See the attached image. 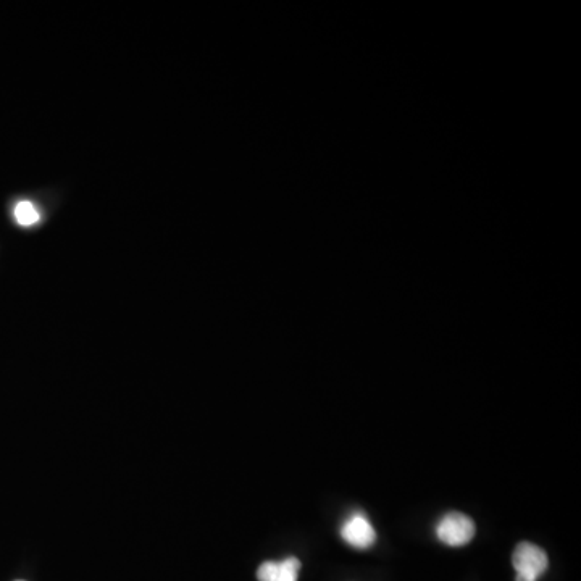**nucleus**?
<instances>
[{
    "instance_id": "nucleus-1",
    "label": "nucleus",
    "mask_w": 581,
    "mask_h": 581,
    "mask_svg": "<svg viewBox=\"0 0 581 581\" xmlns=\"http://www.w3.org/2000/svg\"><path fill=\"white\" fill-rule=\"evenodd\" d=\"M517 581H538L548 570V556L536 544L520 543L512 556Z\"/></svg>"
},
{
    "instance_id": "nucleus-2",
    "label": "nucleus",
    "mask_w": 581,
    "mask_h": 581,
    "mask_svg": "<svg viewBox=\"0 0 581 581\" xmlns=\"http://www.w3.org/2000/svg\"><path fill=\"white\" fill-rule=\"evenodd\" d=\"M436 535H438L439 541H443L444 544H448L452 548H459V546H465L473 540L475 523L467 515L451 512V514L444 515L441 522L438 523Z\"/></svg>"
},
{
    "instance_id": "nucleus-3",
    "label": "nucleus",
    "mask_w": 581,
    "mask_h": 581,
    "mask_svg": "<svg viewBox=\"0 0 581 581\" xmlns=\"http://www.w3.org/2000/svg\"><path fill=\"white\" fill-rule=\"evenodd\" d=\"M341 536L347 544L357 549H368L377 540V533L362 514H354L344 523Z\"/></svg>"
},
{
    "instance_id": "nucleus-4",
    "label": "nucleus",
    "mask_w": 581,
    "mask_h": 581,
    "mask_svg": "<svg viewBox=\"0 0 581 581\" xmlns=\"http://www.w3.org/2000/svg\"><path fill=\"white\" fill-rule=\"evenodd\" d=\"M301 562L296 557H288L283 562H265L257 570L259 581H297Z\"/></svg>"
},
{
    "instance_id": "nucleus-5",
    "label": "nucleus",
    "mask_w": 581,
    "mask_h": 581,
    "mask_svg": "<svg viewBox=\"0 0 581 581\" xmlns=\"http://www.w3.org/2000/svg\"><path fill=\"white\" fill-rule=\"evenodd\" d=\"M15 218L21 226H31L39 222V212L31 202L23 201L15 207Z\"/></svg>"
}]
</instances>
